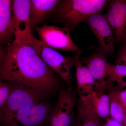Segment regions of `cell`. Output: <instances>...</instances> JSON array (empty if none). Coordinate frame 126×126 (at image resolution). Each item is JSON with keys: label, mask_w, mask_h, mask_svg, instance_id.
<instances>
[{"label": "cell", "mask_w": 126, "mask_h": 126, "mask_svg": "<svg viewBox=\"0 0 126 126\" xmlns=\"http://www.w3.org/2000/svg\"><path fill=\"white\" fill-rule=\"evenodd\" d=\"M7 48L6 58L0 68V80L23 84L45 99L61 89L56 74L29 43L13 41Z\"/></svg>", "instance_id": "6da1fadb"}, {"label": "cell", "mask_w": 126, "mask_h": 126, "mask_svg": "<svg viewBox=\"0 0 126 126\" xmlns=\"http://www.w3.org/2000/svg\"><path fill=\"white\" fill-rule=\"evenodd\" d=\"M108 0H62L51 16L55 22L69 30L75 29L81 22L107 7Z\"/></svg>", "instance_id": "7a4b0ae2"}, {"label": "cell", "mask_w": 126, "mask_h": 126, "mask_svg": "<svg viewBox=\"0 0 126 126\" xmlns=\"http://www.w3.org/2000/svg\"><path fill=\"white\" fill-rule=\"evenodd\" d=\"M54 108L49 102L43 101L30 108L0 117V126H49Z\"/></svg>", "instance_id": "3957f363"}, {"label": "cell", "mask_w": 126, "mask_h": 126, "mask_svg": "<svg viewBox=\"0 0 126 126\" xmlns=\"http://www.w3.org/2000/svg\"><path fill=\"white\" fill-rule=\"evenodd\" d=\"M38 52L43 61L67 84L73 80L71 69L74 66L73 57L64 56L56 50L47 47L32 34L26 42Z\"/></svg>", "instance_id": "277c9868"}, {"label": "cell", "mask_w": 126, "mask_h": 126, "mask_svg": "<svg viewBox=\"0 0 126 126\" xmlns=\"http://www.w3.org/2000/svg\"><path fill=\"white\" fill-rule=\"evenodd\" d=\"M9 82L10 93L5 105L0 111V117L6 116L19 110L30 108L46 99L38 93L23 84Z\"/></svg>", "instance_id": "5b68a950"}, {"label": "cell", "mask_w": 126, "mask_h": 126, "mask_svg": "<svg viewBox=\"0 0 126 126\" xmlns=\"http://www.w3.org/2000/svg\"><path fill=\"white\" fill-rule=\"evenodd\" d=\"M35 29L39 40L47 47L65 52L82 53V50L77 46L70 36L69 30L65 27L45 25L37 26Z\"/></svg>", "instance_id": "8992f818"}, {"label": "cell", "mask_w": 126, "mask_h": 126, "mask_svg": "<svg viewBox=\"0 0 126 126\" xmlns=\"http://www.w3.org/2000/svg\"><path fill=\"white\" fill-rule=\"evenodd\" d=\"M76 94L71 86L61 89L49 126H70L77 104Z\"/></svg>", "instance_id": "52a82bcc"}, {"label": "cell", "mask_w": 126, "mask_h": 126, "mask_svg": "<svg viewBox=\"0 0 126 126\" xmlns=\"http://www.w3.org/2000/svg\"><path fill=\"white\" fill-rule=\"evenodd\" d=\"M12 9L14 20V39L16 43L26 42L32 34L31 26L30 0H14Z\"/></svg>", "instance_id": "ba28073f"}, {"label": "cell", "mask_w": 126, "mask_h": 126, "mask_svg": "<svg viewBox=\"0 0 126 126\" xmlns=\"http://www.w3.org/2000/svg\"><path fill=\"white\" fill-rule=\"evenodd\" d=\"M84 21L94 34L103 51L108 54L113 53L116 42L115 36L105 15L95 14Z\"/></svg>", "instance_id": "9c48e42d"}, {"label": "cell", "mask_w": 126, "mask_h": 126, "mask_svg": "<svg viewBox=\"0 0 126 126\" xmlns=\"http://www.w3.org/2000/svg\"><path fill=\"white\" fill-rule=\"evenodd\" d=\"M81 61L94 79V91L104 94L109 87L107 70V63L104 52L98 50L87 57L81 58Z\"/></svg>", "instance_id": "30bf717a"}, {"label": "cell", "mask_w": 126, "mask_h": 126, "mask_svg": "<svg viewBox=\"0 0 126 126\" xmlns=\"http://www.w3.org/2000/svg\"><path fill=\"white\" fill-rule=\"evenodd\" d=\"M105 15L112 29L115 41L126 43V0H110Z\"/></svg>", "instance_id": "8fae6325"}, {"label": "cell", "mask_w": 126, "mask_h": 126, "mask_svg": "<svg viewBox=\"0 0 126 126\" xmlns=\"http://www.w3.org/2000/svg\"><path fill=\"white\" fill-rule=\"evenodd\" d=\"M12 0H0V47L7 46L14 39Z\"/></svg>", "instance_id": "7c38bea8"}, {"label": "cell", "mask_w": 126, "mask_h": 126, "mask_svg": "<svg viewBox=\"0 0 126 126\" xmlns=\"http://www.w3.org/2000/svg\"><path fill=\"white\" fill-rule=\"evenodd\" d=\"M81 54L77 53L73 57L76 70L77 90L79 96H87L95 90V81L89 70L81 61Z\"/></svg>", "instance_id": "4fadbf2b"}, {"label": "cell", "mask_w": 126, "mask_h": 126, "mask_svg": "<svg viewBox=\"0 0 126 126\" xmlns=\"http://www.w3.org/2000/svg\"><path fill=\"white\" fill-rule=\"evenodd\" d=\"M60 1V0H30L32 29L38 26L51 16Z\"/></svg>", "instance_id": "5bb4252c"}, {"label": "cell", "mask_w": 126, "mask_h": 126, "mask_svg": "<svg viewBox=\"0 0 126 126\" xmlns=\"http://www.w3.org/2000/svg\"><path fill=\"white\" fill-rule=\"evenodd\" d=\"M77 119L81 126H102L99 117L87 96H79L77 102Z\"/></svg>", "instance_id": "9a60e30c"}, {"label": "cell", "mask_w": 126, "mask_h": 126, "mask_svg": "<svg viewBox=\"0 0 126 126\" xmlns=\"http://www.w3.org/2000/svg\"><path fill=\"white\" fill-rule=\"evenodd\" d=\"M87 97L99 118L105 119L109 117L110 100L108 94L94 91Z\"/></svg>", "instance_id": "2e32d148"}, {"label": "cell", "mask_w": 126, "mask_h": 126, "mask_svg": "<svg viewBox=\"0 0 126 126\" xmlns=\"http://www.w3.org/2000/svg\"><path fill=\"white\" fill-rule=\"evenodd\" d=\"M107 70L109 88L112 86V84L114 82L117 83L119 88L122 89L124 88L126 81H124V79L126 77V65L116 63L112 64L107 63Z\"/></svg>", "instance_id": "e0dca14e"}, {"label": "cell", "mask_w": 126, "mask_h": 126, "mask_svg": "<svg viewBox=\"0 0 126 126\" xmlns=\"http://www.w3.org/2000/svg\"><path fill=\"white\" fill-rule=\"evenodd\" d=\"M110 116L111 118L123 124L126 115V110L115 99L111 97H110Z\"/></svg>", "instance_id": "ac0fdd59"}, {"label": "cell", "mask_w": 126, "mask_h": 126, "mask_svg": "<svg viewBox=\"0 0 126 126\" xmlns=\"http://www.w3.org/2000/svg\"><path fill=\"white\" fill-rule=\"evenodd\" d=\"M108 93L109 97H111L118 102V103L126 110V89L124 90L112 86L108 89Z\"/></svg>", "instance_id": "d6986e66"}, {"label": "cell", "mask_w": 126, "mask_h": 126, "mask_svg": "<svg viewBox=\"0 0 126 126\" xmlns=\"http://www.w3.org/2000/svg\"><path fill=\"white\" fill-rule=\"evenodd\" d=\"M10 91V85L9 81L0 80V111L5 105Z\"/></svg>", "instance_id": "ffe728a7"}, {"label": "cell", "mask_w": 126, "mask_h": 126, "mask_svg": "<svg viewBox=\"0 0 126 126\" xmlns=\"http://www.w3.org/2000/svg\"><path fill=\"white\" fill-rule=\"evenodd\" d=\"M116 63L126 65V43L122 45L118 53Z\"/></svg>", "instance_id": "44dd1931"}, {"label": "cell", "mask_w": 126, "mask_h": 126, "mask_svg": "<svg viewBox=\"0 0 126 126\" xmlns=\"http://www.w3.org/2000/svg\"><path fill=\"white\" fill-rule=\"evenodd\" d=\"M102 126H123L122 124L111 117L105 119V122Z\"/></svg>", "instance_id": "7402d4cb"}, {"label": "cell", "mask_w": 126, "mask_h": 126, "mask_svg": "<svg viewBox=\"0 0 126 126\" xmlns=\"http://www.w3.org/2000/svg\"><path fill=\"white\" fill-rule=\"evenodd\" d=\"M7 52V46L0 47V68L4 63Z\"/></svg>", "instance_id": "603a6c76"}, {"label": "cell", "mask_w": 126, "mask_h": 126, "mask_svg": "<svg viewBox=\"0 0 126 126\" xmlns=\"http://www.w3.org/2000/svg\"><path fill=\"white\" fill-rule=\"evenodd\" d=\"M70 126H81V125L77 118L76 119H74Z\"/></svg>", "instance_id": "cb8c5ba5"}, {"label": "cell", "mask_w": 126, "mask_h": 126, "mask_svg": "<svg viewBox=\"0 0 126 126\" xmlns=\"http://www.w3.org/2000/svg\"><path fill=\"white\" fill-rule=\"evenodd\" d=\"M123 126H126V115L125 116V118H124V121L123 123Z\"/></svg>", "instance_id": "d4e9b609"}, {"label": "cell", "mask_w": 126, "mask_h": 126, "mask_svg": "<svg viewBox=\"0 0 126 126\" xmlns=\"http://www.w3.org/2000/svg\"><path fill=\"white\" fill-rule=\"evenodd\" d=\"M126 88V81L125 83V84H124V88Z\"/></svg>", "instance_id": "484cf974"}]
</instances>
